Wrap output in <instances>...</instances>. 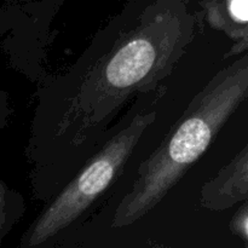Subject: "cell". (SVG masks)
I'll use <instances>...</instances> for the list:
<instances>
[{
    "mask_svg": "<svg viewBox=\"0 0 248 248\" xmlns=\"http://www.w3.org/2000/svg\"><path fill=\"white\" fill-rule=\"evenodd\" d=\"M191 31L149 22L96 40L36 91L26 156L33 196L47 202L115 132L111 123L136 93L153 92L186 55Z\"/></svg>",
    "mask_w": 248,
    "mask_h": 248,
    "instance_id": "cell-1",
    "label": "cell"
},
{
    "mask_svg": "<svg viewBox=\"0 0 248 248\" xmlns=\"http://www.w3.org/2000/svg\"><path fill=\"white\" fill-rule=\"evenodd\" d=\"M247 96L248 56L245 53L196 93L169 136L140 165L132 188L116 207L113 227H128L161 202L205 154Z\"/></svg>",
    "mask_w": 248,
    "mask_h": 248,
    "instance_id": "cell-2",
    "label": "cell"
},
{
    "mask_svg": "<svg viewBox=\"0 0 248 248\" xmlns=\"http://www.w3.org/2000/svg\"><path fill=\"white\" fill-rule=\"evenodd\" d=\"M155 120V110L140 113L128 124L116 128L75 176L45 202L22 235L18 248H46L81 223L123 174L140 138Z\"/></svg>",
    "mask_w": 248,
    "mask_h": 248,
    "instance_id": "cell-3",
    "label": "cell"
},
{
    "mask_svg": "<svg viewBox=\"0 0 248 248\" xmlns=\"http://www.w3.org/2000/svg\"><path fill=\"white\" fill-rule=\"evenodd\" d=\"M248 198V147L202 186L200 202L211 211H224Z\"/></svg>",
    "mask_w": 248,
    "mask_h": 248,
    "instance_id": "cell-4",
    "label": "cell"
},
{
    "mask_svg": "<svg viewBox=\"0 0 248 248\" xmlns=\"http://www.w3.org/2000/svg\"><path fill=\"white\" fill-rule=\"evenodd\" d=\"M23 195L0 179V245L26 213Z\"/></svg>",
    "mask_w": 248,
    "mask_h": 248,
    "instance_id": "cell-5",
    "label": "cell"
},
{
    "mask_svg": "<svg viewBox=\"0 0 248 248\" xmlns=\"http://www.w3.org/2000/svg\"><path fill=\"white\" fill-rule=\"evenodd\" d=\"M230 230L235 236L242 240L245 248L248 245V205L246 202H242L239 211H236L230 222Z\"/></svg>",
    "mask_w": 248,
    "mask_h": 248,
    "instance_id": "cell-6",
    "label": "cell"
},
{
    "mask_svg": "<svg viewBox=\"0 0 248 248\" xmlns=\"http://www.w3.org/2000/svg\"><path fill=\"white\" fill-rule=\"evenodd\" d=\"M11 114L12 108L10 104L9 94L0 87V132L7 126Z\"/></svg>",
    "mask_w": 248,
    "mask_h": 248,
    "instance_id": "cell-7",
    "label": "cell"
},
{
    "mask_svg": "<svg viewBox=\"0 0 248 248\" xmlns=\"http://www.w3.org/2000/svg\"><path fill=\"white\" fill-rule=\"evenodd\" d=\"M154 248H165V247H160V246H156V247H154Z\"/></svg>",
    "mask_w": 248,
    "mask_h": 248,
    "instance_id": "cell-8",
    "label": "cell"
}]
</instances>
